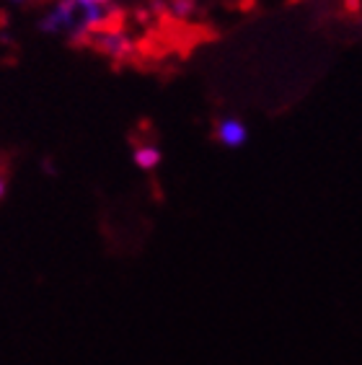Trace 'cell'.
I'll return each mask as SVG.
<instances>
[{"mask_svg": "<svg viewBox=\"0 0 362 365\" xmlns=\"http://www.w3.org/2000/svg\"><path fill=\"white\" fill-rule=\"evenodd\" d=\"M78 19V0H57L55 6L49 8L44 19L39 21V29L44 34L52 36H68L76 26Z\"/></svg>", "mask_w": 362, "mask_h": 365, "instance_id": "6da1fadb", "label": "cell"}, {"mask_svg": "<svg viewBox=\"0 0 362 365\" xmlns=\"http://www.w3.org/2000/svg\"><path fill=\"white\" fill-rule=\"evenodd\" d=\"M90 39H93V47H96L101 55L109 57V60H127L135 49L130 34L119 31V29H101L96 34H90Z\"/></svg>", "mask_w": 362, "mask_h": 365, "instance_id": "7a4b0ae2", "label": "cell"}, {"mask_svg": "<svg viewBox=\"0 0 362 365\" xmlns=\"http://www.w3.org/2000/svg\"><path fill=\"white\" fill-rule=\"evenodd\" d=\"M215 140L223 148H230V150L244 148L246 140H249V127H246L244 120H238V117H223L215 125Z\"/></svg>", "mask_w": 362, "mask_h": 365, "instance_id": "3957f363", "label": "cell"}, {"mask_svg": "<svg viewBox=\"0 0 362 365\" xmlns=\"http://www.w3.org/2000/svg\"><path fill=\"white\" fill-rule=\"evenodd\" d=\"M133 161H135V166H138V169H143V171H153V169H158L160 161H163V153H160V148H158V145H150V143H148V145L135 148Z\"/></svg>", "mask_w": 362, "mask_h": 365, "instance_id": "277c9868", "label": "cell"}, {"mask_svg": "<svg viewBox=\"0 0 362 365\" xmlns=\"http://www.w3.org/2000/svg\"><path fill=\"white\" fill-rule=\"evenodd\" d=\"M197 11V0H168V14L174 19H192Z\"/></svg>", "mask_w": 362, "mask_h": 365, "instance_id": "5b68a950", "label": "cell"}, {"mask_svg": "<svg viewBox=\"0 0 362 365\" xmlns=\"http://www.w3.org/2000/svg\"><path fill=\"white\" fill-rule=\"evenodd\" d=\"M81 6H112L114 0H78Z\"/></svg>", "mask_w": 362, "mask_h": 365, "instance_id": "8992f818", "label": "cell"}, {"mask_svg": "<svg viewBox=\"0 0 362 365\" xmlns=\"http://www.w3.org/2000/svg\"><path fill=\"white\" fill-rule=\"evenodd\" d=\"M3 197H6V179L0 176V200H3Z\"/></svg>", "mask_w": 362, "mask_h": 365, "instance_id": "52a82bcc", "label": "cell"}, {"mask_svg": "<svg viewBox=\"0 0 362 365\" xmlns=\"http://www.w3.org/2000/svg\"><path fill=\"white\" fill-rule=\"evenodd\" d=\"M11 3H26V0H11Z\"/></svg>", "mask_w": 362, "mask_h": 365, "instance_id": "ba28073f", "label": "cell"}, {"mask_svg": "<svg viewBox=\"0 0 362 365\" xmlns=\"http://www.w3.org/2000/svg\"><path fill=\"white\" fill-rule=\"evenodd\" d=\"M251 3H254V0H246V6H251Z\"/></svg>", "mask_w": 362, "mask_h": 365, "instance_id": "9c48e42d", "label": "cell"}]
</instances>
